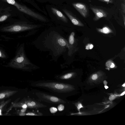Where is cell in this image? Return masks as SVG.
Masks as SVG:
<instances>
[{"mask_svg":"<svg viewBox=\"0 0 125 125\" xmlns=\"http://www.w3.org/2000/svg\"><path fill=\"white\" fill-rule=\"evenodd\" d=\"M121 7L122 11L124 14L125 13V2L122 3L121 4Z\"/></svg>","mask_w":125,"mask_h":125,"instance_id":"obj_21","label":"cell"},{"mask_svg":"<svg viewBox=\"0 0 125 125\" xmlns=\"http://www.w3.org/2000/svg\"><path fill=\"white\" fill-rule=\"evenodd\" d=\"M98 77V75L97 74H95L93 75L92 76V79L93 80L96 79Z\"/></svg>","mask_w":125,"mask_h":125,"instance_id":"obj_23","label":"cell"},{"mask_svg":"<svg viewBox=\"0 0 125 125\" xmlns=\"http://www.w3.org/2000/svg\"><path fill=\"white\" fill-rule=\"evenodd\" d=\"M32 86L46 89L56 94H64L71 89V86L64 83L52 81H40L33 82Z\"/></svg>","mask_w":125,"mask_h":125,"instance_id":"obj_3","label":"cell"},{"mask_svg":"<svg viewBox=\"0 0 125 125\" xmlns=\"http://www.w3.org/2000/svg\"><path fill=\"white\" fill-rule=\"evenodd\" d=\"M122 16L123 18V19L124 21V25H125V15L124 14H122Z\"/></svg>","mask_w":125,"mask_h":125,"instance_id":"obj_28","label":"cell"},{"mask_svg":"<svg viewBox=\"0 0 125 125\" xmlns=\"http://www.w3.org/2000/svg\"><path fill=\"white\" fill-rule=\"evenodd\" d=\"M26 115L29 116H41L42 114L40 113H36V112H30L26 113Z\"/></svg>","mask_w":125,"mask_h":125,"instance_id":"obj_16","label":"cell"},{"mask_svg":"<svg viewBox=\"0 0 125 125\" xmlns=\"http://www.w3.org/2000/svg\"><path fill=\"white\" fill-rule=\"evenodd\" d=\"M122 86L123 87L125 86V84L124 83L123 85H122Z\"/></svg>","mask_w":125,"mask_h":125,"instance_id":"obj_33","label":"cell"},{"mask_svg":"<svg viewBox=\"0 0 125 125\" xmlns=\"http://www.w3.org/2000/svg\"><path fill=\"white\" fill-rule=\"evenodd\" d=\"M94 47L93 44H87L85 46V49L86 50H89L92 49Z\"/></svg>","mask_w":125,"mask_h":125,"instance_id":"obj_19","label":"cell"},{"mask_svg":"<svg viewBox=\"0 0 125 125\" xmlns=\"http://www.w3.org/2000/svg\"><path fill=\"white\" fill-rule=\"evenodd\" d=\"M8 64L11 67L26 70H33L39 67L32 63L27 57L24 46L22 44L19 48L15 56Z\"/></svg>","mask_w":125,"mask_h":125,"instance_id":"obj_2","label":"cell"},{"mask_svg":"<svg viewBox=\"0 0 125 125\" xmlns=\"http://www.w3.org/2000/svg\"><path fill=\"white\" fill-rule=\"evenodd\" d=\"M14 92H8L0 93V99H2L4 98L8 97L11 95Z\"/></svg>","mask_w":125,"mask_h":125,"instance_id":"obj_14","label":"cell"},{"mask_svg":"<svg viewBox=\"0 0 125 125\" xmlns=\"http://www.w3.org/2000/svg\"><path fill=\"white\" fill-rule=\"evenodd\" d=\"M73 73H68L60 75L58 76V79L61 80H67L71 78L73 76Z\"/></svg>","mask_w":125,"mask_h":125,"instance_id":"obj_13","label":"cell"},{"mask_svg":"<svg viewBox=\"0 0 125 125\" xmlns=\"http://www.w3.org/2000/svg\"><path fill=\"white\" fill-rule=\"evenodd\" d=\"M41 26L40 25L19 23L4 27L1 28L2 31L8 32H19L33 30Z\"/></svg>","mask_w":125,"mask_h":125,"instance_id":"obj_4","label":"cell"},{"mask_svg":"<svg viewBox=\"0 0 125 125\" xmlns=\"http://www.w3.org/2000/svg\"><path fill=\"white\" fill-rule=\"evenodd\" d=\"M104 87L105 89H107L108 88V87L106 85H105L104 86Z\"/></svg>","mask_w":125,"mask_h":125,"instance_id":"obj_32","label":"cell"},{"mask_svg":"<svg viewBox=\"0 0 125 125\" xmlns=\"http://www.w3.org/2000/svg\"></svg>","mask_w":125,"mask_h":125,"instance_id":"obj_36","label":"cell"},{"mask_svg":"<svg viewBox=\"0 0 125 125\" xmlns=\"http://www.w3.org/2000/svg\"><path fill=\"white\" fill-rule=\"evenodd\" d=\"M10 16V14L4 15L0 17V22L6 20Z\"/></svg>","mask_w":125,"mask_h":125,"instance_id":"obj_15","label":"cell"},{"mask_svg":"<svg viewBox=\"0 0 125 125\" xmlns=\"http://www.w3.org/2000/svg\"><path fill=\"white\" fill-rule=\"evenodd\" d=\"M63 32L54 30L44 31L33 44L40 50L49 52L50 55L55 61L60 56H64L67 49L70 56L73 49L65 37Z\"/></svg>","mask_w":125,"mask_h":125,"instance_id":"obj_1","label":"cell"},{"mask_svg":"<svg viewBox=\"0 0 125 125\" xmlns=\"http://www.w3.org/2000/svg\"><path fill=\"white\" fill-rule=\"evenodd\" d=\"M116 98L115 96L114 95H111L109 97V100L110 101H112L114 99Z\"/></svg>","mask_w":125,"mask_h":125,"instance_id":"obj_24","label":"cell"},{"mask_svg":"<svg viewBox=\"0 0 125 125\" xmlns=\"http://www.w3.org/2000/svg\"><path fill=\"white\" fill-rule=\"evenodd\" d=\"M100 1L104 2L107 3H113V1L112 0H98Z\"/></svg>","mask_w":125,"mask_h":125,"instance_id":"obj_22","label":"cell"},{"mask_svg":"<svg viewBox=\"0 0 125 125\" xmlns=\"http://www.w3.org/2000/svg\"><path fill=\"white\" fill-rule=\"evenodd\" d=\"M97 30L99 32L104 34H108L113 32L107 26H105L102 28H97Z\"/></svg>","mask_w":125,"mask_h":125,"instance_id":"obj_12","label":"cell"},{"mask_svg":"<svg viewBox=\"0 0 125 125\" xmlns=\"http://www.w3.org/2000/svg\"><path fill=\"white\" fill-rule=\"evenodd\" d=\"M75 33L73 32H72L69 35L68 41L70 47L73 49V45L75 42Z\"/></svg>","mask_w":125,"mask_h":125,"instance_id":"obj_11","label":"cell"},{"mask_svg":"<svg viewBox=\"0 0 125 125\" xmlns=\"http://www.w3.org/2000/svg\"><path fill=\"white\" fill-rule=\"evenodd\" d=\"M125 92L124 91V92H123L120 95L121 96H122L123 95H124L125 94Z\"/></svg>","mask_w":125,"mask_h":125,"instance_id":"obj_31","label":"cell"},{"mask_svg":"<svg viewBox=\"0 0 125 125\" xmlns=\"http://www.w3.org/2000/svg\"><path fill=\"white\" fill-rule=\"evenodd\" d=\"M51 9L52 13L58 19L65 23H68V19L61 12L55 8L51 7Z\"/></svg>","mask_w":125,"mask_h":125,"instance_id":"obj_10","label":"cell"},{"mask_svg":"<svg viewBox=\"0 0 125 125\" xmlns=\"http://www.w3.org/2000/svg\"><path fill=\"white\" fill-rule=\"evenodd\" d=\"M22 107L24 108H26L27 107V106L25 104H24L22 106Z\"/></svg>","mask_w":125,"mask_h":125,"instance_id":"obj_27","label":"cell"},{"mask_svg":"<svg viewBox=\"0 0 125 125\" xmlns=\"http://www.w3.org/2000/svg\"><path fill=\"white\" fill-rule=\"evenodd\" d=\"M115 66V64L113 62L111 66H110V68H114Z\"/></svg>","mask_w":125,"mask_h":125,"instance_id":"obj_26","label":"cell"},{"mask_svg":"<svg viewBox=\"0 0 125 125\" xmlns=\"http://www.w3.org/2000/svg\"><path fill=\"white\" fill-rule=\"evenodd\" d=\"M62 10L74 25L80 26H84L81 21L70 11L66 9H62Z\"/></svg>","mask_w":125,"mask_h":125,"instance_id":"obj_8","label":"cell"},{"mask_svg":"<svg viewBox=\"0 0 125 125\" xmlns=\"http://www.w3.org/2000/svg\"></svg>","mask_w":125,"mask_h":125,"instance_id":"obj_35","label":"cell"},{"mask_svg":"<svg viewBox=\"0 0 125 125\" xmlns=\"http://www.w3.org/2000/svg\"><path fill=\"white\" fill-rule=\"evenodd\" d=\"M6 55L2 50L0 49V58H4L6 57Z\"/></svg>","mask_w":125,"mask_h":125,"instance_id":"obj_20","label":"cell"},{"mask_svg":"<svg viewBox=\"0 0 125 125\" xmlns=\"http://www.w3.org/2000/svg\"><path fill=\"white\" fill-rule=\"evenodd\" d=\"M83 107V106L82 105V104H81L80 103V104H79L78 105L77 107L78 109L79 110L82 107Z\"/></svg>","mask_w":125,"mask_h":125,"instance_id":"obj_25","label":"cell"},{"mask_svg":"<svg viewBox=\"0 0 125 125\" xmlns=\"http://www.w3.org/2000/svg\"><path fill=\"white\" fill-rule=\"evenodd\" d=\"M50 111L52 113H54L57 112V109L56 108L53 107L50 108Z\"/></svg>","mask_w":125,"mask_h":125,"instance_id":"obj_18","label":"cell"},{"mask_svg":"<svg viewBox=\"0 0 125 125\" xmlns=\"http://www.w3.org/2000/svg\"><path fill=\"white\" fill-rule=\"evenodd\" d=\"M91 9L95 14L93 19L94 21H96L101 18L107 16L106 13L103 10L94 7H91Z\"/></svg>","mask_w":125,"mask_h":125,"instance_id":"obj_9","label":"cell"},{"mask_svg":"<svg viewBox=\"0 0 125 125\" xmlns=\"http://www.w3.org/2000/svg\"><path fill=\"white\" fill-rule=\"evenodd\" d=\"M26 108H23V109L21 110V111L23 112H25L26 110Z\"/></svg>","mask_w":125,"mask_h":125,"instance_id":"obj_29","label":"cell"},{"mask_svg":"<svg viewBox=\"0 0 125 125\" xmlns=\"http://www.w3.org/2000/svg\"><path fill=\"white\" fill-rule=\"evenodd\" d=\"M1 110H0V115H1Z\"/></svg>","mask_w":125,"mask_h":125,"instance_id":"obj_34","label":"cell"},{"mask_svg":"<svg viewBox=\"0 0 125 125\" xmlns=\"http://www.w3.org/2000/svg\"><path fill=\"white\" fill-rule=\"evenodd\" d=\"M104 84L105 85H106L107 83L106 81H104Z\"/></svg>","mask_w":125,"mask_h":125,"instance_id":"obj_30","label":"cell"},{"mask_svg":"<svg viewBox=\"0 0 125 125\" xmlns=\"http://www.w3.org/2000/svg\"><path fill=\"white\" fill-rule=\"evenodd\" d=\"M15 6L19 11L41 21H44L46 18L43 16L36 13L26 6L21 5L15 0H0Z\"/></svg>","mask_w":125,"mask_h":125,"instance_id":"obj_5","label":"cell"},{"mask_svg":"<svg viewBox=\"0 0 125 125\" xmlns=\"http://www.w3.org/2000/svg\"><path fill=\"white\" fill-rule=\"evenodd\" d=\"M58 109L60 111H63L64 108V105L62 104H60L57 107Z\"/></svg>","mask_w":125,"mask_h":125,"instance_id":"obj_17","label":"cell"},{"mask_svg":"<svg viewBox=\"0 0 125 125\" xmlns=\"http://www.w3.org/2000/svg\"><path fill=\"white\" fill-rule=\"evenodd\" d=\"M72 5L74 8L83 17L86 18L88 13V10L86 6L80 3H73Z\"/></svg>","mask_w":125,"mask_h":125,"instance_id":"obj_7","label":"cell"},{"mask_svg":"<svg viewBox=\"0 0 125 125\" xmlns=\"http://www.w3.org/2000/svg\"><path fill=\"white\" fill-rule=\"evenodd\" d=\"M33 93L39 101L55 104H65L66 103L64 100L42 92H36Z\"/></svg>","mask_w":125,"mask_h":125,"instance_id":"obj_6","label":"cell"}]
</instances>
